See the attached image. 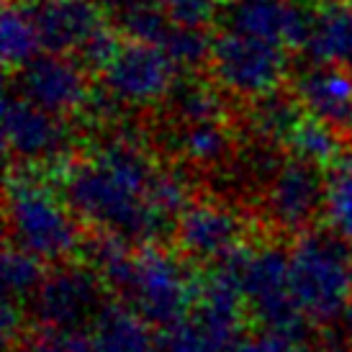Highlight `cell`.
<instances>
[{"mask_svg": "<svg viewBox=\"0 0 352 352\" xmlns=\"http://www.w3.org/2000/svg\"><path fill=\"white\" fill-rule=\"evenodd\" d=\"M344 239L324 232H301L288 250L291 285L306 324L340 322L352 301V252Z\"/></svg>", "mask_w": 352, "mask_h": 352, "instance_id": "obj_3", "label": "cell"}, {"mask_svg": "<svg viewBox=\"0 0 352 352\" xmlns=\"http://www.w3.org/2000/svg\"><path fill=\"white\" fill-rule=\"evenodd\" d=\"M16 90L36 106L65 118L88 108L93 98L82 59L59 52H41L29 65H23L16 75Z\"/></svg>", "mask_w": 352, "mask_h": 352, "instance_id": "obj_14", "label": "cell"}, {"mask_svg": "<svg viewBox=\"0 0 352 352\" xmlns=\"http://www.w3.org/2000/svg\"><path fill=\"white\" fill-rule=\"evenodd\" d=\"M19 352H96V344L90 334H82V329L41 327L39 332L21 340Z\"/></svg>", "mask_w": 352, "mask_h": 352, "instance_id": "obj_28", "label": "cell"}, {"mask_svg": "<svg viewBox=\"0 0 352 352\" xmlns=\"http://www.w3.org/2000/svg\"><path fill=\"white\" fill-rule=\"evenodd\" d=\"M3 142L21 167H54L72 147V129L65 116L36 106L16 90L3 100Z\"/></svg>", "mask_w": 352, "mask_h": 352, "instance_id": "obj_10", "label": "cell"}, {"mask_svg": "<svg viewBox=\"0 0 352 352\" xmlns=\"http://www.w3.org/2000/svg\"><path fill=\"white\" fill-rule=\"evenodd\" d=\"M211 36L204 31V26H193V23H173L170 31H167L165 41L160 44L162 50L175 59L180 69L188 67L193 69L198 65L208 62V54H211Z\"/></svg>", "mask_w": 352, "mask_h": 352, "instance_id": "obj_26", "label": "cell"}, {"mask_svg": "<svg viewBox=\"0 0 352 352\" xmlns=\"http://www.w3.org/2000/svg\"><path fill=\"white\" fill-rule=\"evenodd\" d=\"M342 322H344V329H347V334H350V342H352V301H350V306H347V311H344Z\"/></svg>", "mask_w": 352, "mask_h": 352, "instance_id": "obj_33", "label": "cell"}, {"mask_svg": "<svg viewBox=\"0 0 352 352\" xmlns=\"http://www.w3.org/2000/svg\"><path fill=\"white\" fill-rule=\"evenodd\" d=\"M234 352H311L303 342V334L280 332V329H267L245 334L242 342Z\"/></svg>", "mask_w": 352, "mask_h": 352, "instance_id": "obj_30", "label": "cell"}, {"mask_svg": "<svg viewBox=\"0 0 352 352\" xmlns=\"http://www.w3.org/2000/svg\"><path fill=\"white\" fill-rule=\"evenodd\" d=\"M118 6H155L177 23L204 26L221 10L224 0H116Z\"/></svg>", "mask_w": 352, "mask_h": 352, "instance_id": "obj_29", "label": "cell"}, {"mask_svg": "<svg viewBox=\"0 0 352 352\" xmlns=\"http://www.w3.org/2000/svg\"><path fill=\"white\" fill-rule=\"evenodd\" d=\"M173 144L188 165L221 167L234 149V134L226 124V116L201 118L175 124Z\"/></svg>", "mask_w": 352, "mask_h": 352, "instance_id": "obj_19", "label": "cell"}, {"mask_svg": "<svg viewBox=\"0 0 352 352\" xmlns=\"http://www.w3.org/2000/svg\"><path fill=\"white\" fill-rule=\"evenodd\" d=\"M175 242L188 260L204 265L232 263L245 250L247 219L224 201H190L177 216Z\"/></svg>", "mask_w": 352, "mask_h": 352, "instance_id": "obj_12", "label": "cell"}, {"mask_svg": "<svg viewBox=\"0 0 352 352\" xmlns=\"http://www.w3.org/2000/svg\"><path fill=\"white\" fill-rule=\"evenodd\" d=\"M103 278L90 265H65L44 275L41 285L31 298V311L41 327L82 329L100 314L103 303Z\"/></svg>", "mask_w": 352, "mask_h": 352, "instance_id": "obj_11", "label": "cell"}, {"mask_svg": "<svg viewBox=\"0 0 352 352\" xmlns=\"http://www.w3.org/2000/svg\"><path fill=\"white\" fill-rule=\"evenodd\" d=\"M224 90L219 85L204 82V80H180L173 96L167 98L170 103V113L175 124H186V121H201V118H216L226 116L224 100H221Z\"/></svg>", "mask_w": 352, "mask_h": 352, "instance_id": "obj_23", "label": "cell"}, {"mask_svg": "<svg viewBox=\"0 0 352 352\" xmlns=\"http://www.w3.org/2000/svg\"><path fill=\"white\" fill-rule=\"evenodd\" d=\"M3 291H6V298L10 301H31L36 288L44 280V263L39 257H34L31 252L21 250V247L10 245L3 254Z\"/></svg>", "mask_w": 352, "mask_h": 352, "instance_id": "obj_25", "label": "cell"}, {"mask_svg": "<svg viewBox=\"0 0 352 352\" xmlns=\"http://www.w3.org/2000/svg\"><path fill=\"white\" fill-rule=\"evenodd\" d=\"M183 257V252L160 250L149 242L131 250L113 291L124 296V301L149 324L167 329L190 309L198 291V278Z\"/></svg>", "mask_w": 352, "mask_h": 352, "instance_id": "obj_5", "label": "cell"}, {"mask_svg": "<svg viewBox=\"0 0 352 352\" xmlns=\"http://www.w3.org/2000/svg\"><path fill=\"white\" fill-rule=\"evenodd\" d=\"M206 65L211 69V80L224 93L254 103L278 93L288 75V50L273 41L224 29L211 41Z\"/></svg>", "mask_w": 352, "mask_h": 352, "instance_id": "obj_7", "label": "cell"}, {"mask_svg": "<svg viewBox=\"0 0 352 352\" xmlns=\"http://www.w3.org/2000/svg\"><path fill=\"white\" fill-rule=\"evenodd\" d=\"M303 50L311 62L352 69V0H327L314 13Z\"/></svg>", "mask_w": 352, "mask_h": 352, "instance_id": "obj_18", "label": "cell"}, {"mask_svg": "<svg viewBox=\"0 0 352 352\" xmlns=\"http://www.w3.org/2000/svg\"><path fill=\"white\" fill-rule=\"evenodd\" d=\"M298 121H301V106L296 98L273 93L252 103L250 129L265 144H288V137L294 134Z\"/></svg>", "mask_w": 352, "mask_h": 352, "instance_id": "obj_22", "label": "cell"}, {"mask_svg": "<svg viewBox=\"0 0 352 352\" xmlns=\"http://www.w3.org/2000/svg\"><path fill=\"white\" fill-rule=\"evenodd\" d=\"M265 216L267 221L291 234L309 232L316 219H322L324 173L319 165L291 155L280 160L265 180Z\"/></svg>", "mask_w": 352, "mask_h": 352, "instance_id": "obj_13", "label": "cell"}, {"mask_svg": "<svg viewBox=\"0 0 352 352\" xmlns=\"http://www.w3.org/2000/svg\"><path fill=\"white\" fill-rule=\"evenodd\" d=\"M180 82V65L160 44L129 39L118 44L100 67V85L108 98L124 108H152L165 103Z\"/></svg>", "mask_w": 352, "mask_h": 352, "instance_id": "obj_8", "label": "cell"}, {"mask_svg": "<svg viewBox=\"0 0 352 352\" xmlns=\"http://www.w3.org/2000/svg\"><path fill=\"white\" fill-rule=\"evenodd\" d=\"M0 52H3L6 67L10 69H21L44 52L39 29H36L26 3L23 6L8 3L3 10V16H0Z\"/></svg>", "mask_w": 352, "mask_h": 352, "instance_id": "obj_21", "label": "cell"}, {"mask_svg": "<svg viewBox=\"0 0 352 352\" xmlns=\"http://www.w3.org/2000/svg\"><path fill=\"white\" fill-rule=\"evenodd\" d=\"M6 224L10 245L39 257L41 263H67L82 245L80 216L65 190L52 188L29 167L8 180Z\"/></svg>", "mask_w": 352, "mask_h": 352, "instance_id": "obj_2", "label": "cell"}, {"mask_svg": "<svg viewBox=\"0 0 352 352\" xmlns=\"http://www.w3.org/2000/svg\"><path fill=\"white\" fill-rule=\"evenodd\" d=\"M232 267L239 280L247 314L257 319L260 327L303 334L306 319L291 285L288 250H280L278 245L245 247L232 260Z\"/></svg>", "mask_w": 352, "mask_h": 352, "instance_id": "obj_6", "label": "cell"}, {"mask_svg": "<svg viewBox=\"0 0 352 352\" xmlns=\"http://www.w3.org/2000/svg\"><path fill=\"white\" fill-rule=\"evenodd\" d=\"M288 149L296 157L309 160L319 167H327L342 155L340 152V131L311 116H301V121L296 124L294 134L288 137Z\"/></svg>", "mask_w": 352, "mask_h": 352, "instance_id": "obj_24", "label": "cell"}, {"mask_svg": "<svg viewBox=\"0 0 352 352\" xmlns=\"http://www.w3.org/2000/svg\"><path fill=\"white\" fill-rule=\"evenodd\" d=\"M324 226L352 245V152H342L324 173Z\"/></svg>", "mask_w": 352, "mask_h": 352, "instance_id": "obj_20", "label": "cell"}, {"mask_svg": "<svg viewBox=\"0 0 352 352\" xmlns=\"http://www.w3.org/2000/svg\"><path fill=\"white\" fill-rule=\"evenodd\" d=\"M175 21L155 6H121V26L129 39L162 44Z\"/></svg>", "mask_w": 352, "mask_h": 352, "instance_id": "obj_27", "label": "cell"}, {"mask_svg": "<svg viewBox=\"0 0 352 352\" xmlns=\"http://www.w3.org/2000/svg\"><path fill=\"white\" fill-rule=\"evenodd\" d=\"M224 29L280 44L285 50L303 47L311 29V13L301 0H224Z\"/></svg>", "mask_w": 352, "mask_h": 352, "instance_id": "obj_15", "label": "cell"}, {"mask_svg": "<svg viewBox=\"0 0 352 352\" xmlns=\"http://www.w3.org/2000/svg\"><path fill=\"white\" fill-rule=\"evenodd\" d=\"M247 306L234 267H216L198 278L196 298L162 332L165 352H234L245 337Z\"/></svg>", "mask_w": 352, "mask_h": 352, "instance_id": "obj_4", "label": "cell"}, {"mask_svg": "<svg viewBox=\"0 0 352 352\" xmlns=\"http://www.w3.org/2000/svg\"><path fill=\"white\" fill-rule=\"evenodd\" d=\"M90 337L96 352H165L155 324H149L129 303L103 306L90 324Z\"/></svg>", "mask_w": 352, "mask_h": 352, "instance_id": "obj_17", "label": "cell"}, {"mask_svg": "<svg viewBox=\"0 0 352 352\" xmlns=\"http://www.w3.org/2000/svg\"><path fill=\"white\" fill-rule=\"evenodd\" d=\"M21 324H23L21 303L6 298V306H3V342H6V347L21 342Z\"/></svg>", "mask_w": 352, "mask_h": 352, "instance_id": "obj_31", "label": "cell"}, {"mask_svg": "<svg viewBox=\"0 0 352 352\" xmlns=\"http://www.w3.org/2000/svg\"><path fill=\"white\" fill-rule=\"evenodd\" d=\"M62 190L82 224L129 245L160 239L193 201L190 177L160 165L131 131L111 134L78 160Z\"/></svg>", "mask_w": 352, "mask_h": 352, "instance_id": "obj_1", "label": "cell"}, {"mask_svg": "<svg viewBox=\"0 0 352 352\" xmlns=\"http://www.w3.org/2000/svg\"><path fill=\"white\" fill-rule=\"evenodd\" d=\"M26 6L44 52L75 54L100 69L118 47L96 0H29Z\"/></svg>", "mask_w": 352, "mask_h": 352, "instance_id": "obj_9", "label": "cell"}, {"mask_svg": "<svg viewBox=\"0 0 352 352\" xmlns=\"http://www.w3.org/2000/svg\"><path fill=\"white\" fill-rule=\"evenodd\" d=\"M294 98L306 116L337 131L352 129V69L311 62L294 78Z\"/></svg>", "mask_w": 352, "mask_h": 352, "instance_id": "obj_16", "label": "cell"}, {"mask_svg": "<svg viewBox=\"0 0 352 352\" xmlns=\"http://www.w3.org/2000/svg\"><path fill=\"white\" fill-rule=\"evenodd\" d=\"M322 352H352V344H344V342H332L327 344Z\"/></svg>", "mask_w": 352, "mask_h": 352, "instance_id": "obj_32", "label": "cell"}]
</instances>
